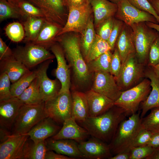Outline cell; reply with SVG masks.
I'll use <instances>...</instances> for the list:
<instances>
[{"mask_svg":"<svg viewBox=\"0 0 159 159\" xmlns=\"http://www.w3.org/2000/svg\"><path fill=\"white\" fill-rule=\"evenodd\" d=\"M64 0L68 10L69 8L71 7H77L89 4L90 1V0Z\"/></svg>","mask_w":159,"mask_h":159,"instance_id":"cell-49","label":"cell"},{"mask_svg":"<svg viewBox=\"0 0 159 159\" xmlns=\"http://www.w3.org/2000/svg\"><path fill=\"white\" fill-rule=\"evenodd\" d=\"M144 66L138 61L135 52L128 55L122 64L119 74L115 79L122 92L135 86L145 77Z\"/></svg>","mask_w":159,"mask_h":159,"instance_id":"cell-7","label":"cell"},{"mask_svg":"<svg viewBox=\"0 0 159 159\" xmlns=\"http://www.w3.org/2000/svg\"><path fill=\"white\" fill-rule=\"evenodd\" d=\"M52 60H47L39 65L35 70L38 78L42 100L44 102L51 100L59 93L61 87L58 80H51L48 77L47 71Z\"/></svg>","mask_w":159,"mask_h":159,"instance_id":"cell-14","label":"cell"},{"mask_svg":"<svg viewBox=\"0 0 159 159\" xmlns=\"http://www.w3.org/2000/svg\"><path fill=\"white\" fill-rule=\"evenodd\" d=\"M112 51L107 41L96 34L95 39L91 46L85 59L87 63L92 61L105 53Z\"/></svg>","mask_w":159,"mask_h":159,"instance_id":"cell-36","label":"cell"},{"mask_svg":"<svg viewBox=\"0 0 159 159\" xmlns=\"http://www.w3.org/2000/svg\"><path fill=\"white\" fill-rule=\"evenodd\" d=\"M159 62V35L155 40L150 49L148 65L151 67Z\"/></svg>","mask_w":159,"mask_h":159,"instance_id":"cell-46","label":"cell"},{"mask_svg":"<svg viewBox=\"0 0 159 159\" xmlns=\"http://www.w3.org/2000/svg\"><path fill=\"white\" fill-rule=\"evenodd\" d=\"M85 93L88 104L89 117L99 116L114 105L113 101L91 89Z\"/></svg>","mask_w":159,"mask_h":159,"instance_id":"cell-22","label":"cell"},{"mask_svg":"<svg viewBox=\"0 0 159 159\" xmlns=\"http://www.w3.org/2000/svg\"><path fill=\"white\" fill-rule=\"evenodd\" d=\"M146 24L149 27L159 32V24L150 22H145Z\"/></svg>","mask_w":159,"mask_h":159,"instance_id":"cell-56","label":"cell"},{"mask_svg":"<svg viewBox=\"0 0 159 159\" xmlns=\"http://www.w3.org/2000/svg\"><path fill=\"white\" fill-rule=\"evenodd\" d=\"M36 77L35 70L29 71L11 85V92L12 97H18L29 86Z\"/></svg>","mask_w":159,"mask_h":159,"instance_id":"cell-35","label":"cell"},{"mask_svg":"<svg viewBox=\"0 0 159 159\" xmlns=\"http://www.w3.org/2000/svg\"><path fill=\"white\" fill-rule=\"evenodd\" d=\"M126 116L123 109L114 105L99 116L89 117L77 122L86 130L90 135L105 143H110L119 125Z\"/></svg>","mask_w":159,"mask_h":159,"instance_id":"cell-2","label":"cell"},{"mask_svg":"<svg viewBox=\"0 0 159 159\" xmlns=\"http://www.w3.org/2000/svg\"><path fill=\"white\" fill-rule=\"evenodd\" d=\"M17 6L7 0H0V21L9 19H16L22 21L27 16Z\"/></svg>","mask_w":159,"mask_h":159,"instance_id":"cell-33","label":"cell"},{"mask_svg":"<svg viewBox=\"0 0 159 159\" xmlns=\"http://www.w3.org/2000/svg\"><path fill=\"white\" fill-rule=\"evenodd\" d=\"M14 57L13 50L0 37V61L6 60Z\"/></svg>","mask_w":159,"mask_h":159,"instance_id":"cell-48","label":"cell"},{"mask_svg":"<svg viewBox=\"0 0 159 159\" xmlns=\"http://www.w3.org/2000/svg\"><path fill=\"white\" fill-rule=\"evenodd\" d=\"M48 150L71 158H84L78 147V142L74 140L62 139L55 140L51 138L45 140Z\"/></svg>","mask_w":159,"mask_h":159,"instance_id":"cell-21","label":"cell"},{"mask_svg":"<svg viewBox=\"0 0 159 159\" xmlns=\"http://www.w3.org/2000/svg\"><path fill=\"white\" fill-rule=\"evenodd\" d=\"M49 117L57 124H63L71 117L72 98L70 92H59L55 97L45 102Z\"/></svg>","mask_w":159,"mask_h":159,"instance_id":"cell-9","label":"cell"},{"mask_svg":"<svg viewBox=\"0 0 159 159\" xmlns=\"http://www.w3.org/2000/svg\"><path fill=\"white\" fill-rule=\"evenodd\" d=\"M114 3L117 4L121 0H108Z\"/></svg>","mask_w":159,"mask_h":159,"instance_id":"cell-59","label":"cell"},{"mask_svg":"<svg viewBox=\"0 0 159 159\" xmlns=\"http://www.w3.org/2000/svg\"><path fill=\"white\" fill-rule=\"evenodd\" d=\"M0 72H4L13 83L19 79L30 70L14 57L0 61Z\"/></svg>","mask_w":159,"mask_h":159,"instance_id":"cell-28","label":"cell"},{"mask_svg":"<svg viewBox=\"0 0 159 159\" xmlns=\"http://www.w3.org/2000/svg\"><path fill=\"white\" fill-rule=\"evenodd\" d=\"M90 4L94 14V24L96 29L105 20L114 17L118 9L117 4L108 0H90Z\"/></svg>","mask_w":159,"mask_h":159,"instance_id":"cell-24","label":"cell"},{"mask_svg":"<svg viewBox=\"0 0 159 159\" xmlns=\"http://www.w3.org/2000/svg\"><path fill=\"white\" fill-rule=\"evenodd\" d=\"M57 124L48 117L40 121L26 134L30 139L37 143L56 134L61 128Z\"/></svg>","mask_w":159,"mask_h":159,"instance_id":"cell-20","label":"cell"},{"mask_svg":"<svg viewBox=\"0 0 159 159\" xmlns=\"http://www.w3.org/2000/svg\"><path fill=\"white\" fill-rule=\"evenodd\" d=\"M154 149L148 145L132 148L129 150L130 159H146L151 154Z\"/></svg>","mask_w":159,"mask_h":159,"instance_id":"cell-42","label":"cell"},{"mask_svg":"<svg viewBox=\"0 0 159 159\" xmlns=\"http://www.w3.org/2000/svg\"><path fill=\"white\" fill-rule=\"evenodd\" d=\"M78 142L79 149L84 159H109L112 156L109 144L95 138Z\"/></svg>","mask_w":159,"mask_h":159,"instance_id":"cell-16","label":"cell"},{"mask_svg":"<svg viewBox=\"0 0 159 159\" xmlns=\"http://www.w3.org/2000/svg\"><path fill=\"white\" fill-rule=\"evenodd\" d=\"M11 82L6 73L0 72V101L7 100L12 97L11 92Z\"/></svg>","mask_w":159,"mask_h":159,"instance_id":"cell-40","label":"cell"},{"mask_svg":"<svg viewBox=\"0 0 159 159\" xmlns=\"http://www.w3.org/2000/svg\"><path fill=\"white\" fill-rule=\"evenodd\" d=\"M62 28L46 20L36 39L30 43L49 49L56 42V38Z\"/></svg>","mask_w":159,"mask_h":159,"instance_id":"cell-27","label":"cell"},{"mask_svg":"<svg viewBox=\"0 0 159 159\" xmlns=\"http://www.w3.org/2000/svg\"><path fill=\"white\" fill-rule=\"evenodd\" d=\"M66 22L57 36L74 32L81 34L85 28L93 13L90 4L68 8Z\"/></svg>","mask_w":159,"mask_h":159,"instance_id":"cell-11","label":"cell"},{"mask_svg":"<svg viewBox=\"0 0 159 159\" xmlns=\"http://www.w3.org/2000/svg\"><path fill=\"white\" fill-rule=\"evenodd\" d=\"M62 125V127L52 138L70 139L79 142L85 140L90 135L86 130L72 117L66 120Z\"/></svg>","mask_w":159,"mask_h":159,"instance_id":"cell-19","label":"cell"},{"mask_svg":"<svg viewBox=\"0 0 159 159\" xmlns=\"http://www.w3.org/2000/svg\"><path fill=\"white\" fill-rule=\"evenodd\" d=\"M117 4V10L114 17L128 25L143 22L158 24L153 15L136 8L127 0H121Z\"/></svg>","mask_w":159,"mask_h":159,"instance_id":"cell-12","label":"cell"},{"mask_svg":"<svg viewBox=\"0 0 159 159\" xmlns=\"http://www.w3.org/2000/svg\"><path fill=\"white\" fill-rule=\"evenodd\" d=\"M115 44L122 64L124 62L128 55L135 52L133 32L130 26L124 24Z\"/></svg>","mask_w":159,"mask_h":159,"instance_id":"cell-25","label":"cell"},{"mask_svg":"<svg viewBox=\"0 0 159 159\" xmlns=\"http://www.w3.org/2000/svg\"><path fill=\"white\" fill-rule=\"evenodd\" d=\"M151 110L147 116L142 118V127L153 133H159V107Z\"/></svg>","mask_w":159,"mask_h":159,"instance_id":"cell-37","label":"cell"},{"mask_svg":"<svg viewBox=\"0 0 159 159\" xmlns=\"http://www.w3.org/2000/svg\"><path fill=\"white\" fill-rule=\"evenodd\" d=\"M39 8L46 21L62 28L67 19L68 10L64 0H26Z\"/></svg>","mask_w":159,"mask_h":159,"instance_id":"cell-10","label":"cell"},{"mask_svg":"<svg viewBox=\"0 0 159 159\" xmlns=\"http://www.w3.org/2000/svg\"><path fill=\"white\" fill-rule=\"evenodd\" d=\"M28 139L24 147L23 159H45L48 150L45 140L35 143Z\"/></svg>","mask_w":159,"mask_h":159,"instance_id":"cell-30","label":"cell"},{"mask_svg":"<svg viewBox=\"0 0 159 159\" xmlns=\"http://www.w3.org/2000/svg\"><path fill=\"white\" fill-rule=\"evenodd\" d=\"M151 4L159 16V0H154Z\"/></svg>","mask_w":159,"mask_h":159,"instance_id":"cell-55","label":"cell"},{"mask_svg":"<svg viewBox=\"0 0 159 159\" xmlns=\"http://www.w3.org/2000/svg\"><path fill=\"white\" fill-rule=\"evenodd\" d=\"M132 5L142 11L153 15L159 23V16L148 0H127Z\"/></svg>","mask_w":159,"mask_h":159,"instance_id":"cell-43","label":"cell"},{"mask_svg":"<svg viewBox=\"0 0 159 159\" xmlns=\"http://www.w3.org/2000/svg\"><path fill=\"white\" fill-rule=\"evenodd\" d=\"M24 103L18 97H12L0 101L1 127L11 130L19 110Z\"/></svg>","mask_w":159,"mask_h":159,"instance_id":"cell-18","label":"cell"},{"mask_svg":"<svg viewBox=\"0 0 159 159\" xmlns=\"http://www.w3.org/2000/svg\"><path fill=\"white\" fill-rule=\"evenodd\" d=\"M12 50L14 58L29 70L55 57L49 50L31 43L18 46Z\"/></svg>","mask_w":159,"mask_h":159,"instance_id":"cell-8","label":"cell"},{"mask_svg":"<svg viewBox=\"0 0 159 159\" xmlns=\"http://www.w3.org/2000/svg\"><path fill=\"white\" fill-rule=\"evenodd\" d=\"M133 31L135 54L139 62L145 66L148 63L150 47L158 34L145 22L130 26Z\"/></svg>","mask_w":159,"mask_h":159,"instance_id":"cell-6","label":"cell"},{"mask_svg":"<svg viewBox=\"0 0 159 159\" xmlns=\"http://www.w3.org/2000/svg\"><path fill=\"white\" fill-rule=\"evenodd\" d=\"M130 150L124 151L119 153L114 156H112L109 159H130Z\"/></svg>","mask_w":159,"mask_h":159,"instance_id":"cell-52","label":"cell"},{"mask_svg":"<svg viewBox=\"0 0 159 159\" xmlns=\"http://www.w3.org/2000/svg\"><path fill=\"white\" fill-rule=\"evenodd\" d=\"M75 158H71L62 154L54 152L51 150H48L47 151L45 159H74Z\"/></svg>","mask_w":159,"mask_h":159,"instance_id":"cell-50","label":"cell"},{"mask_svg":"<svg viewBox=\"0 0 159 159\" xmlns=\"http://www.w3.org/2000/svg\"><path fill=\"white\" fill-rule=\"evenodd\" d=\"M146 159H159V146L154 148L152 153Z\"/></svg>","mask_w":159,"mask_h":159,"instance_id":"cell-54","label":"cell"},{"mask_svg":"<svg viewBox=\"0 0 159 159\" xmlns=\"http://www.w3.org/2000/svg\"><path fill=\"white\" fill-rule=\"evenodd\" d=\"M148 0L151 3L154 0Z\"/></svg>","mask_w":159,"mask_h":159,"instance_id":"cell-60","label":"cell"},{"mask_svg":"<svg viewBox=\"0 0 159 159\" xmlns=\"http://www.w3.org/2000/svg\"><path fill=\"white\" fill-rule=\"evenodd\" d=\"M6 36L11 41L18 42L23 40L25 32L23 24L18 22H14L6 26L4 29Z\"/></svg>","mask_w":159,"mask_h":159,"instance_id":"cell-38","label":"cell"},{"mask_svg":"<svg viewBox=\"0 0 159 159\" xmlns=\"http://www.w3.org/2000/svg\"><path fill=\"white\" fill-rule=\"evenodd\" d=\"M56 58L57 62V68L54 70L53 75L59 80L61 85L59 92H70L71 85V70L67 63L63 49L57 42L50 48Z\"/></svg>","mask_w":159,"mask_h":159,"instance_id":"cell-15","label":"cell"},{"mask_svg":"<svg viewBox=\"0 0 159 159\" xmlns=\"http://www.w3.org/2000/svg\"><path fill=\"white\" fill-rule=\"evenodd\" d=\"M71 117L77 122L84 120L89 117L87 100L83 92L72 90Z\"/></svg>","mask_w":159,"mask_h":159,"instance_id":"cell-26","label":"cell"},{"mask_svg":"<svg viewBox=\"0 0 159 159\" xmlns=\"http://www.w3.org/2000/svg\"><path fill=\"white\" fill-rule=\"evenodd\" d=\"M124 23L119 20L114 18L112 30L107 41L112 51L114 50L116 42Z\"/></svg>","mask_w":159,"mask_h":159,"instance_id":"cell-45","label":"cell"},{"mask_svg":"<svg viewBox=\"0 0 159 159\" xmlns=\"http://www.w3.org/2000/svg\"><path fill=\"white\" fill-rule=\"evenodd\" d=\"M24 104L35 105L44 101L41 95L39 81L36 77L29 86L17 97Z\"/></svg>","mask_w":159,"mask_h":159,"instance_id":"cell-31","label":"cell"},{"mask_svg":"<svg viewBox=\"0 0 159 159\" xmlns=\"http://www.w3.org/2000/svg\"><path fill=\"white\" fill-rule=\"evenodd\" d=\"M153 133L142 127L130 146L129 150L133 147L148 145Z\"/></svg>","mask_w":159,"mask_h":159,"instance_id":"cell-44","label":"cell"},{"mask_svg":"<svg viewBox=\"0 0 159 159\" xmlns=\"http://www.w3.org/2000/svg\"><path fill=\"white\" fill-rule=\"evenodd\" d=\"M11 4L16 6L18 3L20 1L23 0H7Z\"/></svg>","mask_w":159,"mask_h":159,"instance_id":"cell-58","label":"cell"},{"mask_svg":"<svg viewBox=\"0 0 159 159\" xmlns=\"http://www.w3.org/2000/svg\"><path fill=\"white\" fill-rule=\"evenodd\" d=\"M148 145L153 148L159 146V133H154Z\"/></svg>","mask_w":159,"mask_h":159,"instance_id":"cell-51","label":"cell"},{"mask_svg":"<svg viewBox=\"0 0 159 159\" xmlns=\"http://www.w3.org/2000/svg\"><path fill=\"white\" fill-rule=\"evenodd\" d=\"M16 6L26 16L45 19L44 14L39 8L26 0H23L19 2Z\"/></svg>","mask_w":159,"mask_h":159,"instance_id":"cell-39","label":"cell"},{"mask_svg":"<svg viewBox=\"0 0 159 159\" xmlns=\"http://www.w3.org/2000/svg\"><path fill=\"white\" fill-rule=\"evenodd\" d=\"M151 89L150 81L146 78L135 86L122 91L114 105L123 109L127 116H131L136 113L140 104L146 99Z\"/></svg>","mask_w":159,"mask_h":159,"instance_id":"cell-5","label":"cell"},{"mask_svg":"<svg viewBox=\"0 0 159 159\" xmlns=\"http://www.w3.org/2000/svg\"><path fill=\"white\" fill-rule=\"evenodd\" d=\"M81 35L80 48L82 55L85 60L96 35L93 20L92 16L85 28Z\"/></svg>","mask_w":159,"mask_h":159,"instance_id":"cell-32","label":"cell"},{"mask_svg":"<svg viewBox=\"0 0 159 159\" xmlns=\"http://www.w3.org/2000/svg\"><path fill=\"white\" fill-rule=\"evenodd\" d=\"M114 17L104 20L96 28V34L102 39L108 41L113 28Z\"/></svg>","mask_w":159,"mask_h":159,"instance_id":"cell-41","label":"cell"},{"mask_svg":"<svg viewBox=\"0 0 159 159\" xmlns=\"http://www.w3.org/2000/svg\"><path fill=\"white\" fill-rule=\"evenodd\" d=\"M29 136L12 134L0 144V159H23V150Z\"/></svg>","mask_w":159,"mask_h":159,"instance_id":"cell-17","label":"cell"},{"mask_svg":"<svg viewBox=\"0 0 159 159\" xmlns=\"http://www.w3.org/2000/svg\"><path fill=\"white\" fill-rule=\"evenodd\" d=\"M142 128V118L139 113L133 114L127 119L122 121L109 144L111 153L116 155L129 150L130 146Z\"/></svg>","mask_w":159,"mask_h":159,"instance_id":"cell-3","label":"cell"},{"mask_svg":"<svg viewBox=\"0 0 159 159\" xmlns=\"http://www.w3.org/2000/svg\"><path fill=\"white\" fill-rule=\"evenodd\" d=\"M9 130L6 129L1 127L0 128V143L7 140L11 135V133Z\"/></svg>","mask_w":159,"mask_h":159,"instance_id":"cell-53","label":"cell"},{"mask_svg":"<svg viewBox=\"0 0 159 159\" xmlns=\"http://www.w3.org/2000/svg\"><path fill=\"white\" fill-rule=\"evenodd\" d=\"M108 51L96 59L87 63L90 72L92 74L96 72H110V64L112 53Z\"/></svg>","mask_w":159,"mask_h":159,"instance_id":"cell-34","label":"cell"},{"mask_svg":"<svg viewBox=\"0 0 159 159\" xmlns=\"http://www.w3.org/2000/svg\"><path fill=\"white\" fill-rule=\"evenodd\" d=\"M56 40L62 47L72 72L74 83L72 90L85 92V88L92 81L93 74L89 71L82 53L80 37L68 32L57 36Z\"/></svg>","mask_w":159,"mask_h":159,"instance_id":"cell-1","label":"cell"},{"mask_svg":"<svg viewBox=\"0 0 159 159\" xmlns=\"http://www.w3.org/2000/svg\"><path fill=\"white\" fill-rule=\"evenodd\" d=\"M145 76L150 80L151 89L147 98L141 102V118L150 110L159 107V78L152 68H148L145 70Z\"/></svg>","mask_w":159,"mask_h":159,"instance_id":"cell-23","label":"cell"},{"mask_svg":"<svg viewBox=\"0 0 159 159\" xmlns=\"http://www.w3.org/2000/svg\"><path fill=\"white\" fill-rule=\"evenodd\" d=\"M45 20L44 18L27 16L21 21L25 32L24 43L35 40Z\"/></svg>","mask_w":159,"mask_h":159,"instance_id":"cell-29","label":"cell"},{"mask_svg":"<svg viewBox=\"0 0 159 159\" xmlns=\"http://www.w3.org/2000/svg\"><path fill=\"white\" fill-rule=\"evenodd\" d=\"M114 50L111 62L110 73L115 79L119 74L122 64L118 49L115 47Z\"/></svg>","mask_w":159,"mask_h":159,"instance_id":"cell-47","label":"cell"},{"mask_svg":"<svg viewBox=\"0 0 159 159\" xmlns=\"http://www.w3.org/2000/svg\"><path fill=\"white\" fill-rule=\"evenodd\" d=\"M48 117L44 101L35 105L24 104L20 108L13 125L11 134H26L40 121Z\"/></svg>","mask_w":159,"mask_h":159,"instance_id":"cell-4","label":"cell"},{"mask_svg":"<svg viewBox=\"0 0 159 159\" xmlns=\"http://www.w3.org/2000/svg\"><path fill=\"white\" fill-rule=\"evenodd\" d=\"M91 89L114 102L118 99L122 92L114 77L110 72L101 71L93 73Z\"/></svg>","mask_w":159,"mask_h":159,"instance_id":"cell-13","label":"cell"},{"mask_svg":"<svg viewBox=\"0 0 159 159\" xmlns=\"http://www.w3.org/2000/svg\"><path fill=\"white\" fill-rule=\"evenodd\" d=\"M152 68L155 74L159 78V62Z\"/></svg>","mask_w":159,"mask_h":159,"instance_id":"cell-57","label":"cell"}]
</instances>
